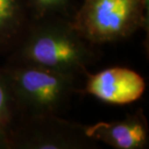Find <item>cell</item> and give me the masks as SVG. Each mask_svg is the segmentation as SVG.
<instances>
[{"label": "cell", "mask_w": 149, "mask_h": 149, "mask_svg": "<svg viewBox=\"0 0 149 149\" xmlns=\"http://www.w3.org/2000/svg\"><path fill=\"white\" fill-rule=\"evenodd\" d=\"M145 89L144 79L126 68H111L92 77L88 82L89 93L111 104H129L139 100Z\"/></svg>", "instance_id": "2"}, {"label": "cell", "mask_w": 149, "mask_h": 149, "mask_svg": "<svg viewBox=\"0 0 149 149\" xmlns=\"http://www.w3.org/2000/svg\"><path fill=\"white\" fill-rule=\"evenodd\" d=\"M19 83L29 97L43 105L54 102L63 87L57 77L42 70L25 71L19 77Z\"/></svg>", "instance_id": "4"}, {"label": "cell", "mask_w": 149, "mask_h": 149, "mask_svg": "<svg viewBox=\"0 0 149 149\" xmlns=\"http://www.w3.org/2000/svg\"><path fill=\"white\" fill-rule=\"evenodd\" d=\"M39 2L45 5H49V4H53V3L59 1V0H38Z\"/></svg>", "instance_id": "8"}, {"label": "cell", "mask_w": 149, "mask_h": 149, "mask_svg": "<svg viewBox=\"0 0 149 149\" xmlns=\"http://www.w3.org/2000/svg\"><path fill=\"white\" fill-rule=\"evenodd\" d=\"M14 11V0H0V27H3L12 19Z\"/></svg>", "instance_id": "6"}, {"label": "cell", "mask_w": 149, "mask_h": 149, "mask_svg": "<svg viewBox=\"0 0 149 149\" xmlns=\"http://www.w3.org/2000/svg\"><path fill=\"white\" fill-rule=\"evenodd\" d=\"M141 0H88L83 11L86 31L97 39H112L130 28Z\"/></svg>", "instance_id": "1"}, {"label": "cell", "mask_w": 149, "mask_h": 149, "mask_svg": "<svg viewBox=\"0 0 149 149\" xmlns=\"http://www.w3.org/2000/svg\"><path fill=\"white\" fill-rule=\"evenodd\" d=\"M108 138L111 143L116 147L132 149L144 143L145 132L139 123H121L109 128Z\"/></svg>", "instance_id": "5"}, {"label": "cell", "mask_w": 149, "mask_h": 149, "mask_svg": "<svg viewBox=\"0 0 149 149\" xmlns=\"http://www.w3.org/2000/svg\"><path fill=\"white\" fill-rule=\"evenodd\" d=\"M5 103H6L5 93L1 84H0V117L3 115V112L5 111Z\"/></svg>", "instance_id": "7"}, {"label": "cell", "mask_w": 149, "mask_h": 149, "mask_svg": "<svg viewBox=\"0 0 149 149\" xmlns=\"http://www.w3.org/2000/svg\"><path fill=\"white\" fill-rule=\"evenodd\" d=\"M31 56L45 66L70 65L79 59V50L69 39L58 36H43L32 45Z\"/></svg>", "instance_id": "3"}]
</instances>
